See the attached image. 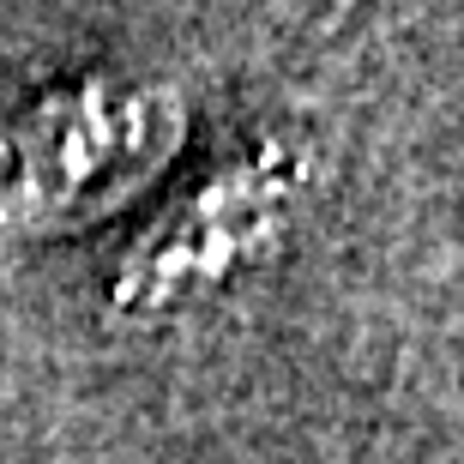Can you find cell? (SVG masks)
Listing matches in <instances>:
<instances>
[{"mask_svg":"<svg viewBox=\"0 0 464 464\" xmlns=\"http://www.w3.org/2000/svg\"><path fill=\"white\" fill-rule=\"evenodd\" d=\"M308 175L290 151H247L188 188L157 224L121 254L115 308L121 314H188L241 277L272 266L290 241Z\"/></svg>","mask_w":464,"mask_h":464,"instance_id":"obj_2","label":"cell"},{"mask_svg":"<svg viewBox=\"0 0 464 464\" xmlns=\"http://www.w3.org/2000/svg\"><path fill=\"white\" fill-rule=\"evenodd\" d=\"M188 145V103L163 79L85 72L36 91L0 127V241L79 236L127 211Z\"/></svg>","mask_w":464,"mask_h":464,"instance_id":"obj_1","label":"cell"}]
</instances>
